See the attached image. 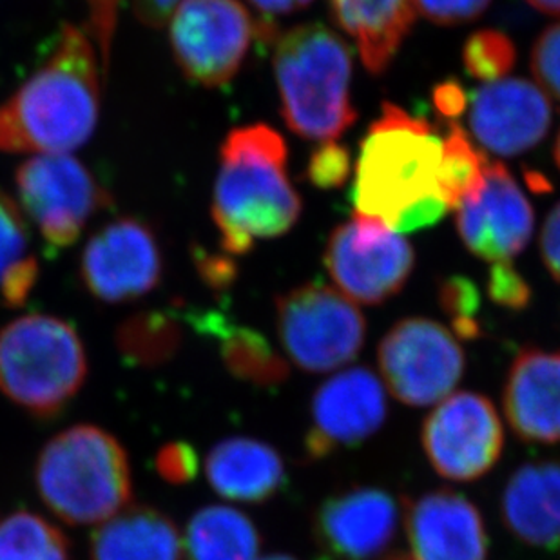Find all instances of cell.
Masks as SVG:
<instances>
[{
  "mask_svg": "<svg viewBox=\"0 0 560 560\" xmlns=\"http://www.w3.org/2000/svg\"><path fill=\"white\" fill-rule=\"evenodd\" d=\"M189 323L196 332L218 339L223 365L236 380L264 388L289 380L285 358L258 330L238 325L218 311L192 312Z\"/></svg>",
  "mask_w": 560,
  "mask_h": 560,
  "instance_id": "cb8c5ba5",
  "label": "cell"
},
{
  "mask_svg": "<svg viewBox=\"0 0 560 560\" xmlns=\"http://www.w3.org/2000/svg\"><path fill=\"white\" fill-rule=\"evenodd\" d=\"M40 267L32 253L24 212L0 187V303L19 308L37 285Z\"/></svg>",
  "mask_w": 560,
  "mask_h": 560,
  "instance_id": "484cf974",
  "label": "cell"
},
{
  "mask_svg": "<svg viewBox=\"0 0 560 560\" xmlns=\"http://www.w3.org/2000/svg\"><path fill=\"white\" fill-rule=\"evenodd\" d=\"M184 548L187 560H256L261 535L236 508L207 506L190 518Z\"/></svg>",
  "mask_w": 560,
  "mask_h": 560,
  "instance_id": "d4e9b609",
  "label": "cell"
},
{
  "mask_svg": "<svg viewBox=\"0 0 560 560\" xmlns=\"http://www.w3.org/2000/svg\"><path fill=\"white\" fill-rule=\"evenodd\" d=\"M488 165L490 160L471 143L468 132L459 124H450L439 171V190L448 209H457L466 198L482 189Z\"/></svg>",
  "mask_w": 560,
  "mask_h": 560,
  "instance_id": "83f0119b",
  "label": "cell"
},
{
  "mask_svg": "<svg viewBox=\"0 0 560 560\" xmlns=\"http://www.w3.org/2000/svg\"><path fill=\"white\" fill-rule=\"evenodd\" d=\"M416 254L402 234L374 218L354 212L334 229L325 250V267L350 302L381 305L407 285Z\"/></svg>",
  "mask_w": 560,
  "mask_h": 560,
  "instance_id": "8fae6325",
  "label": "cell"
},
{
  "mask_svg": "<svg viewBox=\"0 0 560 560\" xmlns=\"http://www.w3.org/2000/svg\"><path fill=\"white\" fill-rule=\"evenodd\" d=\"M439 305L450 317L452 328L460 339L481 338V294L470 278L450 276L443 280L439 285Z\"/></svg>",
  "mask_w": 560,
  "mask_h": 560,
  "instance_id": "4dcf8cb0",
  "label": "cell"
},
{
  "mask_svg": "<svg viewBox=\"0 0 560 560\" xmlns=\"http://www.w3.org/2000/svg\"><path fill=\"white\" fill-rule=\"evenodd\" d=\"M416 15L438 26H459L476 21L492 4V0H410Z\"/></svg>",
  "mask_w": 560,
  "mask_h": 560,
  "instance_id": "e575fe53",
  "label": "cell"
},
{
  "mask_svg": "<svg viewBox=\"0 0 560 560\" xmlns=\"http://www.w3.org/2000/svg\"><path fill=\"white\" fill-rule=\"evenodd\" d=\"M402 504L410 560H487V526L470 499L434 490Z\"/></svg>",
  "mask_w": 560,
  "mask_h": 560,
  "instance_id": "ac0fdd59",
  "label": "cell"
},
{
  "mask_svg": "<svg viewBox=\"0 0 560 560\" xmlns=\"http://www.w3.org/2000/svg\"><path fill=\"white\" fill-rule=\"evenodd\" d=\"M443 140L427 120L383 104L355 164V212L405 234L432 228L448 211L439 190Z\"/></svg>",
  "mask_w": 560,
  "mask_h": 560,
  "instance_id": "7a4b0ae2",
  "label": "cell"
},
{
  "mask_svg": "<svg viewBox=\"0 0 560 560\" xmlns=\"http://www.w3.org/2000/svg\"><path fill=\"white\" fill-rule=\"evenodd\" d=\"M532 71L540 90L560 102V22L546 27L535 40Z\"/></svg>",
  "mask_w": 560,
  "mask_h": 560,
  "instance_id": "836d02e7",
  "label": "cell"
},
{
  "mask_svg": "<svg viewBox=\"0 0 560 560\" xmlns=\"http://www.w3.org/2000/svg\"><path fill=\"white\" fill-rule=\"evenodd\" d=\"M259 560H298V559H294V557H291V556H283V553H275V556H267V557H264V559H259Z\"/></svg>",
  "mask_w": 560,
  "mask_h": 560,
  "instance_id": "ee69618b",
  "label": "cell"
},
{
  "mask_svg": "<svg viewBox=\"0 0 560 560\" xmlns=\"http://www.w3.org/2000/svg\"><path fill=\"white\" fill-rule=\"evenodd\" d=\"M314 0H249L254 10L258 11L261 19L259 21L272 22L276 16H285L305 10Z\"/></svg>",
  "mask_w": 560,
  "mask_h": 560,
  "instance_id": "b9f144b4",
  "label": "cell"
},
{
  "mask_svg": "<svg viewBox=\"0 0 560 560\" xmlns=\"http://www.w3.org/2000/svg\"><path fill=\"white\" fill-rule=\"evenodd\" d=\"M272 66L281 115L298 137L334 142L355 122L352 55L334 30L319 22L292 27L276 37Z\"/></svg>",
  "mask_w": 560,
  "mask_h": 560,
  "instance_id": "277c9868",
  "label": "cell"
},
{
  "mask_svg": "<svg viewBox=\"0 0 560 560\" xmlns=\"http://www.w3.org/2000/svg\"><path fill=\"white\" fill-rule=\"evenodd\" d=\"M198 269H200L201 278L206 281L207 285L223 291L233 285L234 278H236V265L231 259L212 258L209 254L201 253L196 259Z\"/></svg>",
  "mask_w": 560,
  "mask_h": 560,
  "instance_id": "ab89813d",
  "label": "cell"
},
{
  "mask_svg": "<svg viewBox=\"0 0 560 560\" xmlns=\"http://www.w3.org/2000/svg\"><path fill=\"white\" fill-rule=\"evenodd\" d=\"M392 560H410V557L397 556V557H394V559H392Z\"/></svg>",
  "mask_w": 560,
  "mask_h": 560,
  "instance_id": "bcb514c9",
  "label": "cell"
},
{
  "mask_svg": "<svg viewBox=\"0 0 560 560\" xmlns=\"http://www.w3.org/2000/svg\"><path fill=\"white\" fill-rule=\"evenodd\" d=\"M553 156H556V162H557V165H559V170H560V132H559V137H557V140H556V148H553Z\"/></svg>",
  "mask_w": 560,
  "mask_h": 560,
  "instance_id": "f6af8a7d",
  "label": "cell"
},
{
  "mask_svg": "<svg viewBox=\"0 0 560 560\" xmlns=\"http://www.w3.org/2000/svg\"><path fill=\"white\" fill-rule=\"evenodd\" d=\"M115 341L127 365L156 369L178 354L184 328L171 311H143L127 317L118 327Z\"/></svg>",
  "mask_w": 560,
  "mask_h": 560,
  "instance_id": "4316f807",
  "label": "cell"
},
{
  "mask_svg": "<svg viewBox=\"0 0 560 560\" xmlns=\"http://www.w3.org/2000/svg\"><path fill=\"white\" fill-rule=\"evenodd\" d=\"M91 560H182L175 521L151 506H127L91 537Z\"/></svg>",
  "mask_w": 560,
  "mask_h": 560,
  "instance_id": "603a6c76",
  "label": "cell"
},
{
  "mask_svg": "<svg viewBox=\"0 0 560 560\" xmlns=\"http://www.w3.org/2000/svg\"><path fill=\"white\" fill-rule=\"evenodd\" d=\"M421 444L438 476L455 482L477 481L493 470L504 448L498 408L477 392L444 397L424 419Z\"/></svg>",
  "mask_w": 560,
  "mask_h": 560,
  "instance_id": "7c38bea8",
  "label": "cell"
},
{
  "mask_svg": "<svg viewBox=\"0 0 560 560\" xmlns=\"http://www.w3.org/2000/svg\"><path fill=\"white\" fill-rule=\"evenodd\" d=\"M330 13L354 38L366 71L383 74L416 22L410 0H328Z\"/></svg>",
  "mask_w": 560,
  "mask_h": 560,
  "instance_id": "7402d4cb",
  "label": "cell"
},
{
  "mask_svg": "<svg viewBox=\"0 0 560 560\" xmlns=\"http://www.w3.org/2000/svg\"><path fill=\"white\" fill-rule=\"evenodd\" d=\"M502 408L524 443H560V350H521L504 381Z\"/></svg>",
  "mask_w": 560,
  "mask_h": 560,
  "instance_id": "d6986e66",
  "label": "cell"
},
{
  "mask_svg": "<svg viewBox=\"0 0 560 560\" xmlns=\"http://www.w3.org/2000/svg\"><path fill=\"white\" fill-rule=\"evenodd\" d=\"M85 291L102 303L135 302L164 278L159 236L140 218L122 217L91 236L80 258Z\"/></svg>",
  "mask_w": 560,
  "mask_h": 560,
  "instance_id": "4fadbf2b",
  "label": "cell"
},
{
  "mask_svg": "<svg viewBox=\"0 0 560 560\" xmlns=\"http://www.w3.org/2000/svg\"><path fill=\"white\" fill-rule=\"evenodd\" d=\"M388 416L385 385L366 366H352L323 381L312 396L303 446L311 460L358 448L380 432Z\"/></svg>",
  "mask_w": 560,
  "mask_h": 560,
  "instance_id": "5bb4252c",
  "label": "cell"
},
{
  "mask_svg": "<svg viewBox=\"0 0 560 560\" xmlns=\"http://www.w3.org/2000/svg\"><path fill=\"white\" fill-rule=\"evenodd\" d=\"M170 24L182 73L209 90L228 85L244 66L256 22L240 0H182Z\"/></svg>",
  "mask_w": 560,
  "mask_h": 560,
  "instance_id": "30bf717a",
  "label": "cell"
},
{
  "mask_svg": "<svg viewBox=\"0 0 560 560\" xmlns=\"http://www.w3.org/2000/svg\"><path fill=\"white\" fill-rule=\"evenodd\" d=\"M432 101H434L439 115L452 122L455 118H459L468 107V96L457 80H444L441 84L435 85Z\"/></svg>",
  "mask_w": 560,
  "mask_h": 560,
  "instance_id": "f35d334b",
  "label": "cell"
},
{
  "mask_svg": "<svg viewBox=\"0 0 560 560\" xmlns=\"http://www.w3.org/2000/svg\"><path fill=\"white\" fill-rule=\"evenodd\" d=\"M526 2L545 15L560 16V0H526Z\"/></svg>",
  "mask_w": 560,
  "mask_h": 560,
  "instance_id": "7bdbcfd3",
  "label": "cell"
},
{
  "mask_svg": "<svg viewBox=\"0 0 560 560\" xmlns=\"http://www.w3.org/2000/svg\"><path fill=\"white\" fill-rule=\"evenodd\" d=\"M0 560H69L68 539L40 515L11 513L0 521Z\"/></svg>",
  "mask_w": 560,
  "mask_h": 560,
  "instance_id": "f1b7e54d",
  "label": "cell"
},
{
  "mask_svg": "<svg viewBox=\"0 0 560 560\" xmlns=\"http://www.w3.org/2000/svg\"><path fill=\"white\" fill-rule=\"evenodd\" d=\"M508 532L524 545L556 548L560 542V459L529 460L513 471L501 498Z\"/></svg>",
  "mask_w": 560,
  "mask_h": 560,
  "instance_id": "ffe728a7",
  "label": "cell"
},
{
  "mask_svg": "<svg viewBox=\"0 0 560 560\" xmlns=\"http://www.w3.org/2000/svg\"><path fill=\"white\" fill-rule=\"evenodd\" d=\"M88 377V355L73 325L27 314L0 330V392L35 418L68 407Z\"/></svg>",
  "mask_w": 560,
  "mask_h": 560,
  "instance_id": "8992f818",
  "label": "cell"
},
{
  "mask_svg": "<svg viewBox=\"0 0 560 560\" xmlns=\"http://www.w3.org/2000/svg\"><path fill=\"white\" fill-rule=\"evenodd\" d=\"M540 254L546 269L560 283V203L551 209L542 225Z\"/></svg>",
  "mask_w": 560,
  "mask_h": 560,
  "instance_id": "74e56055",
  "label": "cell"
},
{
  "mask_svg": "<svg viewBox=\"0 0 560 560\" xmlns=\"http://www.w3.org/2000/svg\"><path fill=\"white\" fill-rule=\"evenodd\" d=\"M551 118L550 96L524 79L490 82L471 101V132L498 156H517L537 148L550 132Z\"/></svg>",
  "mask_w": 560,
  "mask_h": 560,
  "instance_id": "e0dca14e",
  "label": "cell"
},
{
  "mask_svg": "<svg viewBox=\"0 0 560 560\" xmlns=\"http://www.w3.org/2000/svg\"><path fill=\"white\" fill-rule=\"evenodd\" d=\"M535 214L528 198L501 162H490L477 195L457 207L455 228L466 249L495 264L512 261L528 247Z\"/></svg>",
  "mask_w": 560,
  "mask_h": 560,
  "instance_id": "2e32d148",
  "label": "cell"
},
{
  "mask_svg": "<svg viewBox=\"0 0 560 560\" xmlns=\"http://www.w3.org/2000/svg\"><path fill=\"white\" fill-rule=\"evenodd\" d=\"M517 60L512 38L499 30H479L466 38L463 46V66L466 73L482 82L504 79Z\"/></svg>",
  "mask_w": 560,
  "mask_h": 560,
  "instance_id": "f546056e",
  "label": "cell"
},
{
  "mask_svg": "<svg viewBox=\"0 0 560 560\" xmlns=\"http://www.w3.org/2000/svg\"><path fill=\"white\" fill-rule=\"evenodd\" d=\"M206 476L218 495L245 504L275 499L289 481L280 452L253 438H228L214 444L207 455Z\"/></svg>",
  "mask_w": 560,
  "mask_h": 560,
  "instance_id": "44dd1931",
  "label": "cell"
},
{
  "mask_svg": "<svg viewBox=\"0 0 560 560\" xmlns=\"http://www.w3.org/2000/svg\"><path fill=\"white\" fill-rule=\"evenodd\" d=\"M401 508L392 493L354 487L328 495L312 517L319 560H392Z\"/></svg>",
  "mask_w": 560,
  "mask_h": 560,
  "instance_id": "9a60e30c",
  "label": "cell"
},
{
  "mask_svg": "<svg viewBox=\"0 0 560 560\" xmlns=\"http://www.w3.org/2000/svg\"><path fill=\"white\" fill-rule=\"evenodd\" d=\"M488 296L499 307L523 311L532 302V287L512 261H495L488 270Z\"/></svg>",
  "mask_w": 560,
  "mask_h": 560,
  "instance_id": "d6a6232c",
  "label": "cell"
},
{
  "mask_svg": "<svg viewBox=\"0 0 560 560\" xmlns=\"http://www.w3.org/2000/svg\"><path fill=\"white\" fill-rule=\"evenodd\" d=\"M122 0H85L90 11V32L95 38L96 49L101 51V62L104 73L109 68L113 38L117 32L118 11Z\"/></svg>",
  "mask_w": 560,
  "mask_h": 560,
  "instance_id": "8d00e7d4",
  "label": "cell"
},
{
  "mask_svg": "<svg viewBox=\"0 0 560 560\" xmlns=\"http://www.w3.org/2000/svg\"><path fill=\"white\" fill-rule=\"evenodd\" d=\"M349 149L336 142H323L311 153L307 178L317 189H339L349 180Z\"/></svg>",
  "mask_w": 560,
  "mask_h": 560,
  "instance_id": "1f68e13d",
  "label": "cell"
},
{
  "mask_svg": "<svg viewBox=\"0 0 560 560\" xmlns=\"http://www.w3.org/2000/svg\"><path fill=\"white\" fill-rule=\"evenodd\" d=\"M15 189L21 209L51 250L79 242L88 223L113 207V196L71 154H40L19 165Z\"/></svg>",
  "mask_w": 560,
  "mask_h": 560,
  "instance_id": "ba28073f",
  "label": "cell"
},
{
  "mask_svg": "<svg viewBox=\"0 0 560 560\" xmlns=\"http://www.w3.org/2000/svg\"><path fill=\"white\" fill-rule=\"evenodd\" d=\"M182 0H135V15L148 27H164Z\"/></svg>",
  "mask_w": 560,
  "mask_h": 560,
  "instance_id": "60d3db41",
  "label": "cell"
},
{
  "mask_svg": "<svg viewBox=\"0 0 560 560\" xmlns=\"http://www.w3.org/2000/svg\"><path fill=\"white\" fill-rule=\"evenodd\" d=\"M95 44L63 26L49 59L0 104V153L69 154L95 132L101 68Z\"/></svg>",
  "mask_w": 560,
  "mask_h": 560,
  "instance_id": "6da1fadb",
  "label": "cell"
},
{
  "mask_svg": "<svg viewBox=\"0 0 560 560\" xmlns=\"http://www.w3.org/2000/svg\"><path fill=\"white\" fill-rule=\"evenodd\" d=\"M154 468L165 482L186 485L198 476L200 459L192 444L186 441H173L159 450Z\"/></svg>",
  "mask_w": 560,
  "mask_h": 560,
  "instance_id": "d590c367",
  "label": "cell"
},
{
  "mask_svg": "<svg viewBox=\"0 0 560 560\" xmlns=\"http://www.w3.org/2000/svg\"><path fill=\"white\" fill-rule=\"evenodd\" d=\"M302 209V196L289 178L285 138L267 124L229 132L212 195V220L223 250L242 256L258 240L289 233Z\"/></svg>",
  "mask_w": 560,
  "mask_h": 560,
  "instance_id": "3957f363",
  "label": "cell"
},
{
  "mask_svg": "<svg viewBox=\"0 0 560 560\" xmlns=\"http://www.w3.org/2000/svg\"><path fill=\"white\" fill-rule=\"evenodd\" d=\"M276 330L287 358L308 374L354 361L365 347L366 322L354 302L322 281L276 298Z\"/></svg>",
  "mask_w": 560,
  "mask_h": 560,
  "instance_id": "52a82bcc",
  "label": "cell"
},
{
  "mask_svg": "<svg viewBox=\"0 0 560 560\" xmlns=\"http://www.w3.org/2000/svg\"><path fill=\"white\" fill-rule=\"evenodd\" d=\"M38 495L71 526L102 524L131 502L126 450L95 424H77L51 439L35 466Z\"/></svg>",
  "mask_w": 560,
  "mask_h": 560,
  "instance_id": "5b68a950",
  "label": "cell"
},
{
  "mask_svg": "<svg viewBox=\"0 0 560 560\" xmlns=\"http://www.w3.org/2000/svg\"><path fill=\"white\" fill-rule=\"evenodd\" d=\"M377 365L392 396L408 407L443 401L463 380L465 350L448 328L427 317H405L383 336Z\"/></svg>",
  "mask_w": 560,
  "mask_h": 560,
  "instance_id": "9c48e42d",
  "label": "cell"
}]
</instances>
